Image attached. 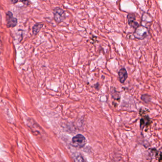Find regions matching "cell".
<instances>
[{
    "label": "cell",
    "instance_id": "cell-1",
    "mask_svg": "<svg viewBox=\"0 0 162 162\" xmlns=\"http://www.w3.org/2000/svg\"><path fill=\"white\" fill-rule=\"evenodd\" d=\"M86 142V137L83 135L79 134L72 138L71 145L76 148H82L85 146Z\"/></svg>",
    "mask_w": 162,
    "mask_h": 162
},
{
    "label": "cell",
    "instance_id": "cell-13",
    "mask_svg": "<svg viewBox=\"0 0 162 162\" xmlns=\"http://www.w3.org/2000/svg\"><path fill=\"white\" fill-rule=\"evenodd\" d=\"M10 1H11L12 4H15L19 1V0H10Z\"/></svg>",
    "mask_w": 162,
    "mask_h": 162
},
{
    "label": "cell",
    "instance_id": "cell-10",
    "mask_svg": "<svg viewBox=\"0 0 162 162\" xmlns=\"http://www.w3.org/2000/svg\"><path fill=\"white\" fill-rule=\"evenodd\" d=\"M75 162H86L85 159L81 154H78L75 155L74 158Z\"/></svg>",
    "mask_w": 162,
    "mask_h": 162
},
{
    "label": "cell",
    "instance_id": "cell-12",
    "mask_svg": "<svg viewBox=\"0 0 162 162\" xmlns=\"http://www.w3.org/2000/svg\"><path fill=\"white\" fill-rule=\"evenodd\" d=\"M20 2H22L23 4L28 6L29 4V0H20Z\"/></svg>",
    "mask_w": 162,
    "mask_h": 162
},
{
    "label": "cell",
    "instance_id": "cell-3",
    "mask_svg": "<svg viewBox=\"0 0 162 162\" xmlns=\"http://www.w3.org/2000/svg\"><path fill=\"white\" fill-rule=\"evenodd\" d=\"M148 33V31L147 28L145 26L141 25L136 28L134 35V36L136 39H143L147 37Z\"/></svg>",
    "mask_w": 162,
    "mask_h": 162
},
{
    "label": "cell",
    "instance_id": "cell-9",
    "mask_svg": "<svg viewBox=\"0 0 162 162\" xmlns=\"http://www.w3.org/2000/svg\"><path fill=\"white\" fill-rule=\"evenodd\" d=\"M111 94L113 98L115 100H120L119 92L117 91L115 88H111Z\"/></svg>",
    "mask_w": 162,
    "mask_h": 162
},
{
    "label": "cell",
    "instance_id": "cell-7",
    "mask_svg": "<svg viewBox=\"0 0 162 162\" xmlns=\"http://www.w3.org/2000/svg\"><path fill=\"white\" fill-rule=\"evenodd\" d=\"M151 122L150 118L148 116H144L140 120V128H144L146 126H147L150 124Z\"/></svg>",
    "mask_w": 162,
    "mask_h": 162
},
{
    "label": "cell",
    "instance_id": "cell-5",
    "mask_svg": "<svg viewBox=\"0 0 162 162\" xmlns=\"http://www.w3.org/2000/svg\"><path fill=\"white\" fill-rule=\"evenodd\" d=\"M127 18H128V23L130 27L136 29L139 26V23H137L136 21V17L134 13H129L128 15Z\"/></svg>",
    "mask_w": 162,
    "mask_h": 162
},
{
    "label": "cell",
    "instance_id": "cell-11",
    "mask_svg": "<svg viewBox=\"0 0 162 162\" xmlns=\"http://www.w3.org/2000/svg\"><path fill=\"white\" fill-rule=\"evenodd\" d=\"M141 100L146 103H148L150 101V96L147 94L142 95L141 97Z\"/></svg>",
    "mask_w": 162,
    "mask_h": 162
},
{
    "label": "cell",
    "instance_id": "cell-8",
    "mask_svg": "<svg viewBox=\"0 0 162 162\" xmlns=\"http://www.w3.org/2000/svg\"><path fill=\"white\" fill-rule=\"evenodd\" d=\"M43 24L42 23H37L35 24L33 27V33L34 35H37L39 32L41 28L43 27Z\"/></svg>",
    "mask_w": 162,
    "mask_h": 162
},
{
    "label": "cell",
    "instance_id": "cell-6",
    "mask_svg": "<svg viewBox=\"0 0 162 162\" xmlns=\"http://www.w3.org/2000/svg\"><path fill=\"white\" fill-rule=\"evenodd\" d=\"M118 77L120 82L124 84L128 78V73L127 71L124 68H122L118 72Z\"/></svg>",
    "mask_w": 162,
    "mask_h": 162
},
{
    "label": "cell",
    "instance_id": "cell-4",
    "mask_svg": "<svg viewBox=\"0 0 162 162\" xmlns=\"http://www.w3.org/2000/svg\"><path fill=\"white\" fill-rule=\"evenodd\" d=\"M6 25L7 28H14L17 25L18 20L13 17V14L10 11H8L6 13Z\"/></svg>",
    "mask_w": 162,
    "mask_h": 162
},
{
    "label": "cell",
    "instance_id": "cell-2",
    "mask_svg": "<svg viewBox=\"0 0 162 162\" xmlns=\"http://www.w3.org/2000/svg\"><path fill=\"white\" fill-rule=\"evenodd\" d=\"M54 19L57 23H60L65 20L66 18V13L64 10L60 7H56L53 11Z\"/></svg>",
    "mask_w": 162,
    "mask_h": 162
}]
</instances>
